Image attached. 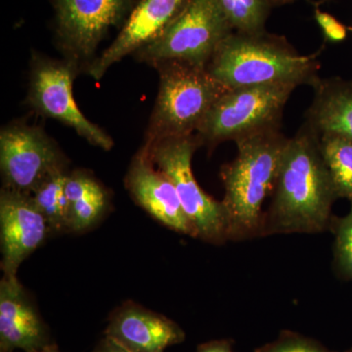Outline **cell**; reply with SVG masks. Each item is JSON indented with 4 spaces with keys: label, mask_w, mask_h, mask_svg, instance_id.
<instances>
[{
    "label": "cell",
    "mask_w": 352,
    "mask_h": 352,
    "mask_svg": "<svg viewBox=\"0 0 352 352\" xmlns=\"http://www.w3.org/2000/svg\"><path fill=\"white\" fill-rule=\"evenodd\" d=\"M305 122L318 134L335 133L352 141V82L339 78L315 83Z\"/></svg>",
    "instance_id": "16"
},
{
    "label": "cell",
    "mask_w": 352,
    "mask_h": 352,
    "mask_svg": "<svg viewBox=\"0 0 352 352\" xmlns=\"http://www.w3.org/2000/svg\"><path fill=\"white\" fill-rule=\"evenodd\" d=\"M295 1H296V0H270L272 7L286 6V4L293 3V2Z\"/></svg>",
    "instance_id": "26"
},
{
    "label": "cell",
    "mask_w": 352,
    "mask_h": 352,
    "mask_svg": "<svg viewBox=\"0 0 352 352\" xmlns=\"http://www.w3.org/2000/svg\"><path fill=\"white\" fill-rule=\"evenodd\" d=\"M92 352H131L127 351L122 346H120L115 340L104 337L103 339L99 340L98 344L94 347Z\"/></svg>",
    "instance_id": "25"
},
{
    "label": "cell",
    "mask_w": 352,
    "mask_h": 352,
    "mask_svg": "<svg viewBox=\"0 0 352 352\" xmlns=\"http://www.w3.org/2000/svg\"><path fill=\"white\" fill-rule=\"evenodd\" d=\"M254 352H333L316 340L300 333L283 331L273 342L256 349Z\"/></svg>",
    "instance_id": "22"
},
{
    "label": "cell",
    "mask_w": 352,
    "mask_h": 352,
    "mask_svg": "<svg viewBox=\"0 0 352 352\" xmlns=\"http://www.w3.org/2000/svg\"><path fill=\"white\" fill-rule=\"evenodd\" d=\"M60 45L69 59H88L102 39L133 8L136 0H52Z\"/></svg>",
    "instance_id": "10"
},
{
    "label": "cell",
    "mask_w": 352,
    "mask_h": 352,
    "mask_svg": "<svg viewBox=\"0 0 352 352\" xmlns=\"http://www.w3.org/2000/svg\"><path fill=\"white\" fill-rule=\"evenodd\" d=\"M346 352H352V349H351V351H346Z\"/></svg>",
    "instance_id": "28"
},
{
    "label": "cell",
    "mask_w": 352,
    "mask_h": 352,
    "mask_svg": "<svg viewBox=\"0 0 352 352\" xmlns=\"http://www.w3.org/2000/svg\"><path fill=\"white\" fill-rule=\"evenodd\" d=\"M67 170L50 175L31 194L32 201L47 220L51 235L69 232V203L66 195Z\"/></svg>",
    "instance_id": "18"
},
{
    "label": "cell",
    "mask_w": 352,
    "mask_h": 352,
    "mask_svg": "<svg viewBox=\"0 0 352 352\" xmlns=\"http://www.w3.org/2000/svg\"><path fill=\"white\" fill-rule=\"evenodd\" d=\"M233 29L217 0H191L156 41L138 51L146 61H183L207 67Z\"/></svg>",
    "instance_id": "7"
},
{
    "label": "cell",
    "mask_w": 352,
    "mask_h": 352,
    "mask_svg": "<svg viewBox=\"0 0 352 352\" xmlns=\"http://www.w3.org/2000/svg\"><path fill=\"white\" fill-rule=\"evenodd\" d=\"M159 65L160 88L146 143L193 135L210 109L229 88L207 67L183 61Z\"/></svg>",
    "instance_id": "4"
},
{
    "label": "cell",
    "mask_w": 352,
    "mask_h": 352,
    "mask_svg": "<svg viewBox=\"0 0 352 352\" xmlns=\"http://www.w3.org/2000/svg\"><path fill=\"white\" fill-rule=\"evenodd\" d=\"M296 87L294 83H273L229 89L215 102L197 131L199 144L212 148L281 127L285 106Z\"/></svg>",
    "instance_id": "5"
},
{
    "label": "cell",
    "mask_w": 352,
    "mask_h": 352,
    "mask_svg": "<svg viewBox=\"0 0 352 352\" xmlns=\"http://www.w3.org/2000/svg\"><path fill=\"white\" fill-rule=\"evenodd\" d=\"M196 135L163 139L145 143L152 163L175 185L185 214L196 233V239L223 245L229 241L228 217L223 203L208 195L197 182L192 157L199 147Z\"/></svg>",
    "instance_id": "6"
},
{
    "label": "cell",
    "mask_w": 352,
    "mask_h": 352,
    "mask_svg": "<svg viewBox=\"0 0 352 352\" xmlns=\"http://www.w3.org/2000/svg\"><path fill=\"white\" fill-rule=\"evenodd\" d=\"M41 352H61V351H60L59 349H58L56 344H55V346L47 347V349H44V351H41Z\"/></svg>",
    "instance_id": "27"
},
{
    "label": "cell",
    "mask_w": 352,
    "mask_h": 352,
    "mask_svg": "<svg viewBox=\"0 0 352 352\" xmlns=\"http://www.w3.org/2000/svg\"><path fill=\"white\" fill-rule=\"evenodd\" d=\"M330 230L333 234V263L342 277L352 281V204L342 217H333Z\"/></svg>",
    "instance_id": "21"
},
{
    "label": "cell",
    "mask_w": 352,
    "mask_h": 352,
    "mask_svg": "<svg viewBox=\"0 0 352 352\" xmlns=\"http://www.w3.org/2000/svg\"><path fill=\"white\" fill-rule=\"evenodd\" d=\"M55 346L50 328L18 277L0 281V352H41Z\"/></svg>",
    "instance_id": "14"
},
{
    "label": "cell",
    "mask_w": 352,
    "mask_h": 352,
    "mask_svg": "<svg viewBox=\"0 0 352 352\" xmlns=\"http://www.w3.org/2000/svg\"><path fill=\"white\" fill-rule=\"evenodd\" d=\"M338 197L320 151V134L303 124L289 138L259 237L330 230Z\"/></svg>",
    "instance_id": "1"
},
{
    "label": "cell",
    "mask_w": 352,
    "mask_h": 352,
    "mask_svg": "<svg viewBox=\"0 0 352 352\" xmlns=\"http://www.w3.org/2000/svg\"><path fill=\"white\" fill-rule=\"evenodd\" d=\"M289 138L280 127L236 140L237 156L222 166L220 175L229 224V241L239 242L261 235L263 206L272 195Z\"/></svg>",
    "instance_id": "2"
},
{
    "label": "cell",
    "mask_w": 352,
    "mask_h": 352,
    "mask_svg": "<svg viewBox=\"0 0 352 352\" xmlns=\"http://www.w3.org/2000/svg\"><path fill=\"white\" fill-rule=\"evenodd\" d=\"M234 32L259 34L265 24L272 6L270 0H217Z\"/></svg>",
    "instance_id": "20"
},
{
    "label": "cell",
    "mask_w": 352,
    "mask_h": 352,
    "mask_svg": "<svg viewBox=\"0 0 352 352\" xmlns=\"http://www.w3.org/2000/svg\"><path fill=\"white\" fill-rule=\"evenodd\" d=\"M66 195L69 203V233H82L98 223L109 205L106 189L85 171L67 175Z\"/></svg>",
    "instance_id": "17"
},
{
    "label": "cell",
    "mask_w": 352,
    "mask_h": 352,
    "mask_svg": "<svg viewBox=\"0 0 352 352\" xmlns=\"http://www.w3.org/2000/svg\"><path fill=\"white\" fill-rule=\"evenodd\" d=\"M314 17L327 41L340 43L346 38L347 28L331 14L323 12L318 6H315Z\"/></svg>",
    "instance_id": "23"
},
{
    "label": "cell",
    "mask_w": 352,
    "mask_h": 352,
    "mask_svg": "<svg viewBox=\"0 0 352 352\" xmlns=\"http://www.w3.org/2000/svg\"><path fill=\"white\" fill-rule=\"evenodd\" d=\"M191 0H138L117 38L88 67V74L100 80L113 64L156 41L183 12Z\"/></svg>",
    "instance_id": "12"
},
{
    "label": "cell",
    "mask_w": 352,
    "mask_h": 352,
    "mask_svg": "<svg viewBox=\"0 0 352 352\" xmlns=\"http://www.w3.org/2000/svg\"><path fill=\"white\" fill-rule=\"evenodd\" d=\"M320 151L338 199L352 204V141L339 134H321Z\"/></svg>",
    "instance_id": "19"
},
{
    "label": "cell",
    "mask_w": 352,
    "mask_h": 352,
    "mask_svg": "<svg viewBox=\"0 0 352 352\" xmlns=\"http://www.w3.org/2000/svg\"><path fill=\"white\" fill-rule=\"evenodd\" d=\"M78 62L34 56L30 83V104L46 117L60 120L78 132L90 144L109 151L113 139L88 120L76 105L73 94Z\"/></svg>",
    "instance_id": "8"
},
{
    "label": "cell",
    "mask_w": 352,
    "mask_h": 352,
    "mask_svg": "<svg viewBox=\"0 0 352 352\" xmlns=\"http://www.w3.org/2000/svg\"><path fill=\"white\" fill-rule=\"evenodd\" d=\"M196 352H234V342L231 339L210 340L198 346Z\"/></svg>",
    "instance_id": "24"
},
{
    "label": "cell",
    "mask_w": 352,
    "mask_h": 352,
    "mask_svg": "<svg viewBox=\"0 0 352 352\" xmlns=\"http://www.w3.org/2000/svg\"><path fill=\"white\" fill-rule=\"evenodd\" d=\"M51 235L47 220L32 197L2 188L0 192V245L4 276L17 277L25 259Z\"/></svg>",
    "instance_id": "11"
},
{
    "label": "cell",
    "mask_w": 352,
    "mask_h": 352,
    "mask_svg": "<svg viewBox=\"0 0 352 352\" xmlns=\"http://www.w3.org/2000/svg\"><path fill=\"white\" fill-rule=\"evenodd\" d=\"M66 157L41 129L11 124L0 133V170L3 187L31 195L58 171L66 170Z\"/></svg>",
    "instance_id": "9"
},
{
    "label": "cell",
    "mask_w": 352,
    "mask_h": 352,
    "mask_svg": "<svg viewBox=\"0 0 352 352\" xmlns=\"http://www.w3.org/2000/svg\"><path fill=\"white\" fill-rule=\"evenodd\" d=\"M319 52L302 55L283 36L233 32L215 50L207 69L229 89L294 83L314 87L318 82Z\"/></svg>",
    "instance_id": "3"
},
{
    "label": "cell",
    "mask_w": 352,
    "mask_h": 352,
    "mask_svg": "<svg viewBox=\"0 0 352 352\" xmlns=\"http://www.w3.org/2000/svg\"><path fill=\"white\" fill-rule=\"evenodd\" d=\"M104 333L131 352H164L186 339L176 322L131 300L113 310Z\"/></svg>",
    "instance_id": "15"
},
{
    "label": "cell",
    "mask_w": 352,
    "mask_h": 352,
    "mask_svg": "<svg viewBox=\"0 0 352 352\" xmlns=\"http://www.w3.org/2000/svg\"><path fill=\"white\" fill-rule=\"evenodd\" d=\"M126 187L134 201L153 219L176 233L196 238L175 185L154 166L144 148L132 160Z\"/></svg>",
    "instance_id": "13"
}]
</instances>
